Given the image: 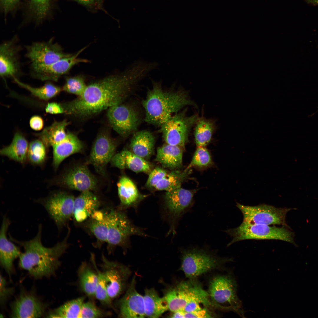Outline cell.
I'll return each instance as SVG.
<instances>
[{
    "mask_svg": "<svg viewBox=\"0 0 318 318\" xmlns=\"http://www.w3.org/2000/svg\"><path fill=\"white\" fill-rule=\"evenodd\" d=\"M68 124V122L65 120L59 122L54 121L37 135L46 147L53 146L66 138L67 132L65 129Z\"/></svg>",
    "mask_w": 318,
    "mask_h": 318,
    "instance_id": "cell-31",
    "label": "cell"
},
{
    "mask_svg": "<svg viewBox=\"0 0 318 318\" xmlns=\"http://www.w3.org/2000/svg\"><path fill=\"white\" fill-rule=\"evenodd\" d=\"M147 75L144 66L134 62L123 72L87 86L81 95L63 104L64 113L77 117H87L121 104L135 86Z\"/></svg>",
    "mask_w": 318,
    "mask_h": 318,
    "instance_id": "cell-1",
    "label": "cell"
},
{
    "mask_svg": "<svg viewBox=\"0 0 318 318\" xmlns=\"http://www.w3.org/2000/svg\"><path fill=\"white\" fill-rule=\"evenodd\" d=\"M79 284L83 291L87 296L95 297L98 281V275L86 261L83 262L78 271Z\"/></svg>",
    "mask_w": 318,
    "mask_h": 318,
    "instance_id": "cell-32",
    "label": "cell"
},
{
    "mask_svg": "<svg viewBox=\"0 0 318 318\" xmlns=\"http://www.w3.org/2000/svg\"><path fill=\"white\" fill-rule=\"evenodd\" d=\"M196 190H189L181 187L166 191L164 196L165 209L170 221L169 233L173 234L179 221L191 208Z\"/></svg>",
    "mask_w": 318,
    "mask_h": 318,
    "instance_id": "cell-11",
    "label": "cell"
},
{
    "mask_svg": "<svg viewBox=\"0 0 318 318\" xmlns=\"http://www.w3.org/2000/svg\"><path fill=\"white\" fill-rule=\"evenodd\" d=\"M29 123L31 128L36 131L42 130L44 126L42 118L38 115H34L32 117L30 120Z\"/></svg>",
    "mask_w": 318,
    "mask_h": 318,
    "instance_id": "cell-49",
    "label": "cell"
},
{
    "mask_svg": "<svg viewBox=\"0 0 318 318\" xmlns=\"http://www.w3.org/2000/svg\"><path fill=\"white\" fill-rule=\"evenodd\" d=\"M36 13L39 18H42L48 10L49 0H31Z\"/></svg>",
    "mask_w": 318,
    "mask_h": 318,
    "instance_id": "cell-45",
    "label": "cell"
},
{
    "mask_svg": "<svg viewBox=\"0 0 318 318\" xmlns=\"http://www.w3.org/2000/svg\"><path fill=\"white\" fill-rule=\"evenodd\" d=\"M10 224L9 218L6 215L3 216L0 232V262L9 274L14 271V260L19 257L21 253L19 247L7 237V233Z\"/></svg>",
    "mask_w": 318,
    "mask_h": 318,
    "instance_id": "cell-22",
    "label": "cell"
},
{
    "mask_svg": "<svg viewBox=\"0 0 318 318\" xmlns=\"http://www.w3.org/2000/svg\"><path fill=\"white\" fill-rule=\"evenodd\" d=\"M172 318H210L212 317V314L207 309L203 308L201 310L195 312H187L182 311H179L173 312L171 315Z\"/></svg>",
    "mask_w": 318,
    "mask_h": 318,
    "instance_id": "cell-43",
    "label": "cell"
},
{
    "mask_svg": "<svg viewBox=\"0 0 318 318\" xmlns=\"http://www.w3.org/2000/svg\"><path fill=\"white\" fill-rule=\"evenodd\" d=\"M234 279L228 275L215 276L210 281L208 292L214 307L234 311L244 317L242 303L237 294Z\"/></svg>",
    "mask_w": 318,
    "mask_h": 318,
    "instance_id": "cell-4",
    "label": "cell"
},
{
    "mask_svg": "<svg viewBox=\"0 0 318 318\" xmlns=\"http://www.w3.org/2000/svg\"><path fill=\"white\" fill-rule=\"evenodd\" d=\"M87 86L84 78L82 76L67 77H66L65 83L62 90L68 93L79 96L83 94Z\"/></svg>",
    "mask_w": 318,
    "mask_h": 318,
    "instance_id": "cell-40",
    "label": "cell"
},
{
    "mask_svg": "<svg viewBox=\"0 0 318 318\" xmlns=\"http://www.w3.org/2000/svg\"><path fill=\"white\" fill-rule=\"evenodd\" d=\"M143 298L145 316L158 318L168 310L165 299L160 297L153 288L146 289Z\"/></svg>",
    "mask_w": 318,
    "mask_h": 318,
    "instance_id": "cell-30",
    "label": "cell"
},
{
    "mask_svg": "<svg viewBox=\"0 0 318 318\" xmlns=\"http://www.w3.org/2000/svg\"><path fill=\"white\" fill-rule=\"evenodd\" d=\"M74 198L66 192H56L37 202L44 207L60 230L73 216Z\"/></svg>",
    "mask_w": 318,
    "mask_h": 318,
    "instance_id": "cell-9",
    "label": "cell"
},
{
    "mask_svg": "<svg viewBox=\"0 0 318 318\" xmlns=\"http://www.w3.org/2000/svg\"><path fill=\"white\" fill-rule=\"evenodd\" d=\"M116 146L108 134H99L92 145L87 163L92 165L98 173L104 175L107 165L115 155Z\"/></svg>",
    "mask_w": 318,
    "mask_h": 318,
    "instance_id": "cell-18",
    "label": "cell"
},
{
    "mask_svg": "<svg viewBox=\"0 0 318 318\" xmlns=\"http://www.w3.org/2000/svg\"><path fill=\"white\" fill-rule=\"evenodd\" d=\"M286 226L277 227L243 221L237 227L225 231L232 238L227 246H229L235 242L247 239L277 240L293 243L292 234Z\"/></svg>",
    "mask_w": 318,
    "mask_h": 318,
    "instance_id": "cell-5",
    "label": "cell"
},
{
    "mask_svg": "<svg viewBox=\"0 0 318 318\" xmlns=\"http://www.w3.org/2000/svg\"><path fill=\"white\" fill-rule=\"evenodd\" d=\"M29 145L26 139L19 132L14 135L11 143L0 151L2 155L16 161L23 163L28 157Z\"/></svg>",
    "mask_w": 318,
    "mask_h": 318,
    "instance_id": "cell-29",
    "label": "cell"
},
{
    "mask_svg": "<svg viewBox=\"0 0 318 318\" xmlns=\"http://www.w3.org/2000/svg\"><path fill=\"white\" fill-rule=\"evenodd\" d=\"M19 0H1L2 8L5 12L12 9L17 4Z\"/></svg>",
    "mask_w": 318,
    "mask_h": 318,
    "instance_id": "cell-50",
    "label": "cell"
},
{
    "mask_svg": "<svg viewBox=\"0 0 318 318\" xmlns=\"http://www.w3.org/2000/svg\"><path fill=\"white\" fill-rule=\"evenodd\" d=\"M198 119L196 115L187 116L184 111L175 114L160 126L165 143L183 148L191 127Z\"/></svg>",
    "mask_w": 318,
    "mask_h": 318,
    "instance_id": "cell-12",
    "label": "cell"
},
{
    "mask_svg": "<svg viewBox=\"0 0 318 318\" xmlns=\"http://www.w3.org/2000/svg\"><path fill=\"white\" fill-rule=\"evenodd\" d=\"M26 57L32 66H44L55 62L72 54L64 52L61 46L52 38L46 42H35L26 46Z\"/></svg>",
    "mask_w": 318,
    "mask_h": 318,
    "instance_id": "cell-15",
    "label": "cell"
},
{
    "mask_svg": "<svg viewBox=\"0 0 318 318\" xmlns=\"http://www.w3.org/2000/svg\"><path fill=\"white\" fill-rule=\"evenodd\" d=\"M118 196L125 208L136 205L142 198L135 183L129 178L123 176L117 184Z\"/></svg>",
    "mask_w": 318,
    "mask_h": 318,
    "instance_id": "cell-28",
    "label": "cell"
},
{
    "mask_svg": "<svg viewBox=\"0 0 318 318\" xmlns=\"http://www.w3.org/2000/svg\"><path fill=\"white\" fill-rule=\"evenodd\" d=\"M118 304L119 316L121 317L138 318L145 316L143 297L136 289L135 276Z\"/></svg>",
    "mask_w": 318,
    "mask_h": 318,
    "instance_id": "cell-20",
    "label": "cell"
},
{
    "mask_svg": "<svg viewBox=\"0 0 318 318\" xmlns=\"http://www.w3.org/2000/svg\"><path fill=\"white\" fill-rule=\"evenodd\" d=\"M62 181L67 188L81 192L95 189L97 184L95 177L84 165L77 166L69 170L64 174Z\"/></svg>",
    "mask_w": 318,
    "mask_h": 318,
    "instance_id": "cell-21",
    "label": "cell"
},
{
    "mask_svg": "<svg viewBox=\"0 0 318 318\" xmlns=\"http://www.w3.org/2000/svg\"><path fill=\"white\" fill-rule=\"evenodd\" d=\"M307 3L313 5H318V0H304Z\"/></svg>",
    "mask_w": 318,
    "mask_h": 318,
    "instance_id": "cell-51",
    "label": "cell"
},
{
    "mask_svg": "<svg viewBox=\"0 0 318 318\" xmlns=\"http://www.w3.org/2000/svg\"><path fill=\"white\" fill-rule=\"evenodd\" d=\"M12 318H40L44 314L45 305L34 294L21 292L11 305Z\"/></svg>",
    "mask_w": 318,
    "mask_h": 318,
    "instance_id": "cell-19",
    "label": "cell"
},
{
    "mask_svg": "<svg viewBox=\"0 0 318 318\" xmlns=\"http://www.w3.org/2000/svg\"><path fill=\"white\" fill-rule=\"evenodd\" d=\"M105 213L108 229L107 243L109 246L125 245L131 236H146L124 213L112 209Z\"/></svg>",
    "mask_w": 318,
    "mask_h": 318,
    "instance_id": "cell-8",
    "label": "cell"
},
{
    "mask_svg": "<svg viewBox=\"0 0 318 318\" xmlns=\"http://www.w3.org/2000/svg\"><path fill=\"white\" fill-rule=\"evenodd\" d=\"M182 147L166 143L159 147L155 160L164 168L175 169L182 165Z\"/></svg>",
    "mask_w": 318,
    "mask_h": 318,
    "instance_id": "cell-27",
    "label": "cell"
},
{
    "mask_svg": "<svg viewBox=\"0 0 318 318\" xmlns=\"http://www.w3.org/2000/svg\"><path fill=\"white\" fill-rule=\"evenodd\" d=\"M12 292V290L6 286L5 279L0 276V300L2 303L4 302L7 297Z\"/></svg>",
    "mask_w": 318,
    "mask_h": 318,
    "instance_id": "cell-47",
    "label": "cell"
},
{
    "mask_svg": "<svg viewBox=\"0 0 318 318\" xmlns=\"http://www.w3.org/2000/svg\"><path fill=\"white\" fill-rule=\"evenodd\" d=\"M100 264V270L105 279L108 295L112 299L116 298L123 291L130 272L126 266L108 259L103 254Z\"/></svg>",
    "mask_w": 318,
    "mask_h": 318,
    "instance_id": "cell-14",
    "label": "cell"
},
{
    "mask_svg": "<svg viewBox=\"0 0 318 318\" xmlns=\"http://www.w3.org/2000/svg\"><path fill=\"white\" fill-rule=\"evenodd\" d=\"M52 164L57 168L65 159L75 153L80 152L83 148L82 142L74 134L67 132L66 138L53 146Z\"/></svg>",
    "mask_w": 318,
    "mask_h": 318,
    "instance_id": "cell-25",
    "label": "cell"
},
{
    "mask_svg": "<svg viewBox=\"0 0 318 318\" xmlns=\"http://www.w3.org/2000/svg\"><path fill=\"white\" fill-rule=\"evenodd\" d=\"M18 39L14 36L0 46V75L3 79H19L22 74L19 58L21 50Z\"/></svg>",
    "mask_w": 318,
    "mask_h": 318,
    "instance_id": "cell-17",
    "label": "cell"
},
{
    "mask_svg": "<svg viewBox=\"0 0 318 318\" xmlns=\"http://www.w3.org/2000/svg\"><path fill=\"white\" fill-rule=\"evenodd\" d=\"M86 48L85 47L74 54L47 65H30V74L33 78L42 81L57 82L62 76L68 73L75 65L89 62L86 59L78 58L80 54Z\"/></svg>",
    "mask_w": 318,
    "mask_h": 318,
    "instance_id": "cell-16",
    "label": "cell"
},
{
    "mask_svg": "<svg viewBox=\"0 0 318 318\" xmlns=\"http://www.w3.org/2000/svg\"><path fill=\"white\" fill-rule=\"evenodd\" d=\"M107 116L113 129L124 138L135 132L140 122L139 113L134 107L122 103L109 108Z\"/></svg>",
    "mask_w": 318,
    "mask_h": 318,
    "instance_id": "cell-13",
    "label": "cell"
},
{
    "mask_svg": "<svg viewBox=\"0 0 318 318\" xmlns=\"http://www.w3.org/2000/svg\"><path fill=\"white\" fill-rule=\"evenodd\" d=\"M110 163L119 169H128L136 173H150L151 171V166L146 160L127 150L115 154Z\"/></svg>",
    "mask_w": 318,
    "mask_h": 318,
    "instance_id": "cell-23",
    "label": "cell"
},
{
    "mask_svg": "<svg viewBox=\"0 0 318 318\" xmlns=\"http://www.w3.org/2000/svg\"><path fill=\"white\" fill-rule=\"evenodd\" d=\"M13 80L20 86L28 90L38 98L44 100H48L55 97L62 90L59 87L49 82L42 87H34L21 82L18 79L14 78Z\"/></svg>",
    "mask_w": 318,
    "mask_h": 318,
    "instance_id": "cell-36",
    "label": "cell"
},
{
    "mask_svg": "<svg viewBox=\"0 0 318 318\" xmlns=\"http://www.w3.org/2000/svg\"><path fill=\"white\" fill-rule=\"evenodd\" d=\"M189 170L186 169L183 171L173 170L168 172L154 188L158 191H168L181 187L182 183L189 173Z\"/></svg>",
    "mask_w": 318,
    "mask_h": 318,
    "instance_id": "cell-35",
    "label": "cell"
},
{
    "mask_svg": "<svg viewBox=\"0 0 318 318\" xmlns=\"http://www.w3.org/2000/svg\"><path fill=\"white\" fill-rule=\"evenodd\" d=\"M46 112L52 114L64 113L62 104L56 102H51L47 103L45 107Z\"/></svg>",
    "mask_w": 318,
    "mask_h": 318,
    "instance_id": "cell-46",
    "label": "cell"
},
{
    "mask_svg": "<svg viewBox=\"0 0 318 318\" xmlns=\"http://www.w3.org/2000/svg\"><path fill=\"white\" fill-rule=\"evenodd\" d=\"M152 83L142 103L148 123L160 127L184 106L195 105L186 92L163 89L160 82Z\"/></svg>",
    "mask_w": 318,
    "mask_h": 318,
    "instance_id": "cell-3",
    "label": "cell"
},
{
    "mask_svg": "<svg viewBox=\"0 0 318 318\" xmlns=\"http://www.w3.org/2000/svg\"><path fill=\"white\" fill-rule=\"evenodd\" d=\"M155 142V138L151 132L143 130L133 133L130 147L133 153L146 160L152 155Z\"/></svg>",
    "mask_w": 318,
    "mask_h": 318,
    "instance_id": "cell-26",
    "label": "cell"
},
{
    "mask_svg": "<svg viewBox=\"0 0 318 318\" xmlns=\"http://www.w3.org/2000/svg\"><path fill=\"white\" fill-rule=\"evenodd\" d=\"M91 260L98 275V281L95 297L103 304L112 307V299L108 295L105 279L101 271L97 266L94 255L93 254H91Z\"/></svg>",
    "mask_w": 318,
    "mask_h": 318,
    "instance_id": "cell-38",
    "label": "cell"
},
{
    "mask_svg": "<svg viewBox=\"0 0 318 318\" xmlns=\"http://www.w3.org/2000/svg\"><path fill=\"white\" fill-rule=\"evenodd\" d=\"M164 169L157 167L151 170L146 182V186L154 188L155 185L168 173Z\"/></svg>",
    "mask_w": 318,
    "mask_h": 318,
    "instance_id": "cell-44",
    "label": "cell"
},
{
    "mask_svg": "<svg viewBox=\"0 0 318 318\" xmlns=\"http://www.w3.org/2000/svg\"><path fill=\"white\" fill-rule=\"evenodd\" d=\"M110 314L100 309L93 302L88 301L84 303L80 318H101L109 316Z\"/></svg>",
    "mask_w": 318,
    "mask_h": 318,
    "instance_id": "cell-42",
    "label": "cell"
},
{
    "mask_svg": "<svg viewBox=\"0 0 318 318\" xmlns=\"http://www.w3.org/2000/svg\"><path fill=\"white\" fill-rule=\"evenodd\" d=\"M236 206L242 213L243 221L268 225L286 226V216L290 209L265 204L252 206L237 203Z\"/></svg>",
    "mask_w": 318,
    "mask_h": 318,
    "instance_id": "cell-10",
    "label": "cell"
},
{
    "mask_svg": "<svg viewBox=\"0 0 318 318\" xmlns=\"http://www.w3.org/2000/svg\"><path fill=\"white\" fill-rule=\"evenodd\" d=\"M100 205L98 199L91 191L82 192L74 198L73 216L78 222L84 221L98 210Z\"/></svg>",
    "mask_w": 318,
    "mask_h": 318,
    "instance_id": "cell-24",
    "label": "cell"
},
{
    "mask_svg": "<svg viewBox=\"0 0 318 318\" xmlns=\"http://www.w3.org/2000/svg\"><path fill=\"white\" fill-rule=\"evenodd\" d=\"M79 4L90 9H99L101 7L102 0H74Z\"/></svg>",
    "mask_w": 318,
    "mask_h": 318,
    "instance_id": "cell-48",
    "label": "cell"
},
{
    "mask_svg": "<svg viewBox=\"0 0 318 318\" xmlns=\"http://www.w3.org/2000/svg\"><path fill=\"white\" fill-rule=\"evenodd\" d=\"M90 218L87 225L89 230L99 242H107L108 229L105 213L97 210Z\"/></svg>",
    "mask_w": 318,
    "mask_h": 318,
    "instance_id": "cell-34",
    "label": "cell"
},
{
    "mask_svg": "<svg viewBox=\"0 0 318 318\" xmlns=\"http://www.w3.org/2000/svg\"><path fill=\"white\" fill-rule=\"evenodd\" d=\"M84 301L85 298L82 297L67 302L58 307L50 311L46 317L80 318Z\"/></svg>",
    "mask_w": 318,
    "mask_h": 318,
    "instance_id": "cell-33",
    "label": "cell"
},
{
    "mask_svg": "<svg viewBox=\"0 0 318 318\" xmlns=\"http://www.w3.org/2000/svg\"><path fill=\"white\" fill-rule=\"evenodd\" d=\"M183 252L180 269L190 279L217 268L223 260L202 248H191Z\"/></svg>",
    "mask_w": 318,
    "mask_h": 318,
    "instance_id": "cell-7",
    "label": "cell"
},
{
    "mask_svg": "<svg viewBox=\"0 0 318 318\" xmlns=\"http://www.w3.org/2000/svg\"><path fill=\"white\" fill-rule=\"evenodd\" d=\"M190 279L180 283L165 295L168 309L173 312L182 310L192 302H198L206 307H213L208 292L193 279Z\"/></svg>",
    "mask_w": 318,
    "mask_h": 318,
    "instance_id": "cell-6",
    "label": "cell"
},
{
    "mask_svg": "<svg viewBox=\"0 0 318 318\" xmlns=\"http://www.w3.org/2000/svg\"><path fill=\"white\" fill-rule=\"evenodd\" d=\"M194 132V137L197 147H205L210 141L214 129L210 120L204 118L198 119Z\"/></svg>",
    "mask_w": 318,
    "mask_h": 318,
    "instance_id": "cell-37",
    "label": "cell"
},
{
    "mask_svg": "<svg viewBox=\"0 0 318 318\" xmlns=\"http://www.w3.org/2000/svg\"><path fill=\"white\" fill-rule=\"evenodd\" d=\"M46 147L40 139L31 142L29 145L28 157L31 163L39 164L44 161L46 156Z\"/></svg>",
    "mask_w": 318,
    "mask_h": 318,
    "instance_id": "cell-39",
    "label": "cell"
},
{
    "mask_svg": "<svg viewBox=\"0 0 318 318\" xmlns=\"http://www.w3.org/2000/svg\"><path fill=\"white\" fill-rule=\"evenodd\" d=\"M197 147L187 169L190 170L193 167H205L212 164L210 155L205 147Z\"/></svg>",
    "mask_w": 318,
    "mask_h": 318,
    "instance_id": "cell-41",
    "label": "cell"
},
{
    "mask_svg": "<svg viewBox=\"0 0 318 318\" xmlns=\"http://www.w3.org/2000/svg\"><path fill=\"white\" fill-rule=\"evenodd\" d=\"M42 225L40 224L36 236L26 241H18L9 235L10 240L24 250L19 257V266L36 279L49 276L54 274L61 264L60 257L69 246L68 239L70 230L68 227L67 234L63 240L51 247H45L42 244Z\"/></svg>",
    "mask_w": 318,
    "mask_h": 318,
    "instance_id": "cell-2",
    "label": "cell"
}]
</instances>
